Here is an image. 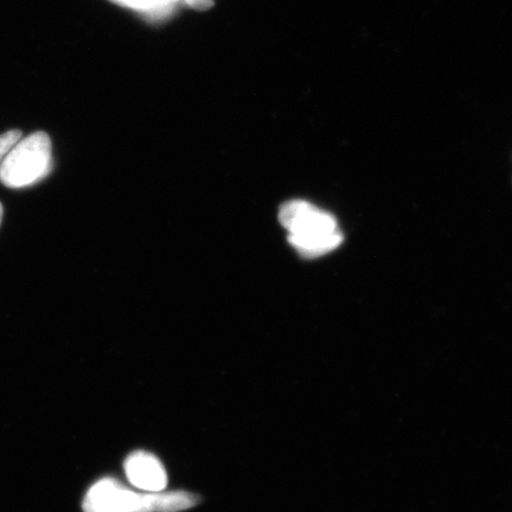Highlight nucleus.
Instances as JSON below:
<instances>
[{
    "label": "nucleus",
    "mask_w": 512,
    "mask_h": 512,
    "mask_svg": "<svg viewBox=\"0 0 512 512\" xmlns=\"http://www.w3.org/2000/svg\"><path fill=\"white\" fill-rule=\"evenodd\" d=\"M288 242L305 258L328 254L343 241L335 217L306 201H290L279 211Z\"/></svg>",
    "instance_id": "1"
},
{
    "label": "nucleus",
    "mask_w": 512,
    "mask_h": 512,
    "mask_svg": "<svg viewBox=\"0 0 512 512\" xmlns=\"http://www.w3.org/2000/svg\"><path fill=\"white\" fill-rule=\"evenodd\" d=\"M198 497L189 492L137 494L118 480L105 478L95 483L83 501L85 512H178L195 507Z\"/></svg>",
    "instance_id": "2"
},
{
    "label": "nucleus",
    "mask_w": 512,
    "mask_h": 512,
    "mask_svg": "<svg viewBox=\"0 0 512 512\" xmlns=\"http://www.w3.org/2000/svg\"><path fill=\"white\" fill-rule=\"evenodd\" d=\"M51 151L53 147L47 133L36 132L19 140L0 166V182L6 188L22 189L42 181L53 164Z\"/></svg>",
    "instance_id": "3"
},
{
    "label": "nucleus",
    "mask_w": 512,
    "mask_h": 512,
    "mask_svg": "<svg viewBox=\"0 0 512 512\" xmlns=\"http://www.w3.org/2000/svg\"><path fill=\"white\" fill-rule=\"evenodd\" d=\"M125 472L132 485L145 491L160 492L168 484L163 464L156 456L144 451L130 454L125 462Z\"/></svg>",
    "instance_id": "4"
},
{
    "label": "nucleus",
    "mask_w": 512,
    "mask_h": 512,
    "mask_svg": "<svg viewBox=\"0 0 512 512\" xmlns=\"http://www.w3.org/2000/svg\"><path fill=\"white\" fill-rule=\"evenodd\" d=\"M22 138V132L12 130L0 136V166H2L6 156L9 155L12 147H14Z\"/></svg>",
    "instance_id": "5"
},
{
    "label": "nucleus",
    "mask_w": 512,
    "mask_h": 512,
    "mask_svg": "<svg viewBox=\"0 0 512 512\" xmlns=\"http://www.w3.org/2000/svg\"><path fill=\"white\" fill-rule=\"evenodd\" d=\"M156 2V10L152 12L149 17L160 18L165 14H169V12L174 8V4L178 2V0H155Z\"/></svg>",
    "instance_id": "6"
},
{
    "label": "nucleus",
    "mask_w": 512,
    "mask_h": 512,
    "mask_svg": "<svg viewBox=\"0 0 512 512\" xmlns=\"http://www.w3.org/2000/svg\"><path fill=\"white\" fill-rule=\"evenodd\" d=\"M184 3L192 9L204 11L213 8L214 0H184Z\"/></svg>",
    "instance_id": "7"
},
{
    "label": "nucleus",
    "mask_w": 512,
    "mask_h": 512,
    "mask_svg": "<svg viewBox=\"0 0 512 512\" xmlns=\"http://www.w3.org/2000/svg\"><path fill=\"white\" fill-rule=\"evenodd\" d=\"M2 219H3V206H2V203H0V224H2Z\"/></svg>",
    "instance_id": "8"
}]
</instances>
